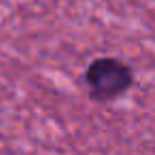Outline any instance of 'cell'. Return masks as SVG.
<instances>
[{
    "label": "cell",
    "instance_id": "6da1fadb",
    "mask_svg": "<svg viewBox=\"0 0 155 155\" xmlns=\"http://www.w3.org/2000/svg\"><path fill=\"white\" fill-rule=\"evenodd\" d=\"M134 83L132 68L113 55L91 60L83 70V89L96 102H113L121 98Z\"/></svg>",
    "mask_w": 155,
    "mask_h": 155
}]
</instances>
